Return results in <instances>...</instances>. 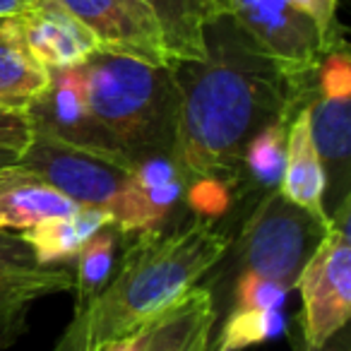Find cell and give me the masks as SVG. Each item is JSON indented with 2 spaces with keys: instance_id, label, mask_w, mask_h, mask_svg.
<instances>
[{
  "instance_id": "1",
  "label": "cell",
  "mask_w": 351,
  "mask_h": 351,
  "mask_svg": "<svg viewBox=\"0 0 351 351\" xmlns=\"http://www.w3.org/2000/svg\"><path fill=\"white\" fill-rule=\"evenodd\" d=\"M202 39L200 60L171 63L178 87L173 161L186 186L219 178L234 193L250 137L296 113L313 70H287L229 15L215 17Z\"/></svg>"
},
{
  "instance_id": "2",
  "label": "cell",
  "mask_w": 351,
  "mask_h": 351,
  "mask_svg": "<svg viewBox=\"0 0 351 351\" xmlns=\"http://www.w3.org/2000/svg\"><path fill=\"white\" fill-rule=\"evenodd\" d=\"M135 236L116 274L92 298L75 306V317L53 351H99L142 332L195 289L231 248V236L205 217Z\"/></svg>"
},
{
  "instance_id": "3",
  "label": "cell",
  "mask_w": 351,
  "mask_h": 351,
  "mask_svg": "<svg viewBox=\"0 0 351 351\" xmlns=\"http://www.w3.org/2000/svg\"><path fill=\"white\" fill-rule=\"evenodd\" d=\"M77 70L89 108L130 164L149 156H173L178 87L171 68L97 51Z\"/></svg>"
},
{
  "instance_id": "4",
  "label": "cell",
  "mask_w": 351,
  "mask_h": 351,
  "mask_svg": "<svg viewBox=\"0 0 351 351\" xmlns=\"http://www.w3.org/2000/svg\"><path fill=\"white\" fill-rule=\"evenodd\" d=\"M327 229L330 219H320L293 205L279 188L265 193L236 241L239 274H253L291 291Z\"/></svg>"
},
{
  "instance_id": "5",
  "label": "cell",
  "mask_w": 351,
  "mask_h": 351,
  "mask_svg": "<svg viewBox=\"0 0 351 351\" xmlns=\"http://www.w3.org/2000/svg\"><path fill=\"white\" fill-rule=\"evenodd\" d=\"M303 108L308 113V128L325 169V200L327 195L332 197V212H335L341 202L349 200L351 60L346 44L335 46L322 56L308 80Z\"/></svg>"
},
{
  "instance_id": "6",
  "label": "cell",
  "mask_w": 351,
  "mask_h": 351,
  "mask_svg": "<svg viewBox=\"0 0 351 351\" xmlns=\"http://www.w3.org/2000/svg\"><path fill=\"white\" fill-rule=\"evenodd\" d=\"M296 289L303 301L306 346L320 351L344 330L351 313L349 200L330 215V229L298 274Z\"/></svg>"
},
{
  "instance_id": "7",
  "label": "cell",
  "mask_w": 351,
  "mask_h": 351,
  "mask_svg": "<svg viewBox=\"0 0 351 351\" xmlns=\"http://www.w3.org/2000/svg\"><path fill=\"white\" fill-rule=\"evenodd\" d=\"M15 166L44 178L56 191L68 195L75 205L106 210L111 217L116 215L130 178L128 166L51 140L41 132L32 135Z\"/></svg>"
},
{
  "instance_id": "8",
  "label": "cell",
  "mask_w": 351,
  "mask_h": 351,
  "mask_svg": "<svg viewBox=\"0 0 351 351\" xmlns=\"http://www.w3.org/2000/svg\"><path fill=\"white\" fill-rule=\"evenodd\" d=\"M32 130L130 169L125 152L92 113L77 65L49 70L46 89L25 108Z\"/></svg>"
},
{
  "instance_id": "9",
  "label": "cell",
  "mask_w": 351,
  "mask_h": 351,
  "mask_svg": "<svg viewBox=\"0 0 351 351\" xmlns=\"http://www.w3.org/2000/svg\"><path fill=\"white\" fill-rule=\"evenodd\" d=\"M221 15H229L287 70L306 75L322 56L335 49L311 17L284 0H219ZM346 44V41H344Z\"/></svg>"
},
{
  "instance_id": "10",
  "label": "cell",
  "mask_w": 351,
  "mask_h": 351,
  "mask_svg": "<svg viewBox=\"0 0 351 351\" xmlns=\"http://www.w3.org/2000/svg\"><path fill=\"white\" fill-rule=\"evenodd\" d=\"M97 39L99 51L171 68L164 32L145 0H60Z\"/></svg>"
},
{
  "instance_id": "11",
  "label": "cell",
  "mask_w": 351,
  "mask_h": 351,
  "mask_svg": "<svg viewBox=\"0 0 351 351\" xmlns=\"http://www.w3.org/2000/svg\"><path fill=\"white\" fill-rule=\"evenodd\" d=\"M10 20L25 49L46 70L73 68L99 51L92 32L60 0H29Z\"/></svg>"
},
{
  "instance_id": "12",
  "label": "cell",
  "mask_w": 351,
  "mask_h": 351,
  "mask_svg": "<svg viewBox=\"0 0 351 351\" xmlns=\"http://www.w3.org/2000/svg\"><path fill=\"white\" fill-rule=\"evenodd\" d=\"M73 269L39 265L20 234L0 229V341L25 317L34 301L73 291Z\"/></svg>"
},
{
  "instance_id": "13",
  "label": "cell",
  "mask_w": 351,
  "mask_h": 351,
  "mask_svg": "<svg viewBox=\"0 0 351 351\" xmlns=\"http://www.w3.org/2000/svg\"><path fill=\"white\" fill-rule=\"evenodd\" d=\"M186 195V178L173 156H149L130 166L125 193L113 226L121 234H147L166 229L171 212Z\"/></svg>"
},
{
  "instance_id": "14",
  "label": "cell",
  "mask_w": 351,
  "mask_h": 351,
  "mask_svg": "<svg viewBox=\"0 0 351 351\" xmlns=\"http://www.w3.org/2000/svg\"><path fill=\"white\" fill-rule=\"evenodd\" d=\"M68 195L56 191L51 183L20 166L0 169V229L25 231L53 217L77 212Z\"/></svg>"
},
{
  "instance_id": "15",
  "label": "cell",
  "mask_w": 351,
  "mask_h": 351,
  "mask_svg": "<svg viewBox=\"0 0 351 351\" xmlns=\"http://www.w3.org/2000/svg\"><path fill=\"white\" fill-rule=\"evenodd\" d=\"M217 325L212 291L195 287L145 330V351H207Z\"/></svg>"
},
{
  "instance_id": "16",
  "label": "cell",
  "mask_w": 351,
  "mask_h": 351,
  "mask_svg": "<svg viewBox=\"0 0 351 351\" xmlns=\"http://www.w3.org/2000/svg\"><path fill=\"white\" fill-rule=\"evenodd\" d=\"M325 169L317 156L315 142H313L311 128H308V113L303 104L289 121L287 130V156H284V171L279 181V193L293 205L303 207L320 219H330L325 207Z\"/></svg>"
},
{
  "instance_id": "17",
  "label": "cell",
  "mask_w": 351,
  "mask_h": 351,
  "mask_svg": "<svg viewBox=\"0 0 351 351\" xmlns=\"http://www.w3.org/2000/svg\"><path fill=\"white\" fill-rule=\"evenodd\" d=\"M113 217L97 207H80L68 217H53L32 229L22 231V241L32 248L39 265H53L60 260H73L94 234L111 226Z\"/></svg>"
},
{
  "instance_id": "18",
  "label": "cell",
  "mask_w": 351,
  "mask_h": 351,
  "mask_svg": "<svg viewBox=\"0 0 351 351\" xmlns=\"http://www.w3.org/2000/svg\"><path fill=\"white\" fill-rule=\"evenodd\" d=\"M164 32L171 63L200 60L205 56L202 32L221 15L219 0H145Z\"/></svg>"
},
{
  "instance_id": "19",
  "label": "cell",
  "mask_w": 351,
  "mask_h": 351,
  "mask_svg": "<svg viewBox=\"0 0 351 351\" xmlns=\"http://www.w3.org/2000/svg\"><path fill=\"white\" fill-rule=\"evenodd\" d=\"M49 84V70L32 58L12 20H0V108L25 111Z\"/></svg>"
},
{
  "instance_id": "20",
  "label": "cell",
  "mask_w": 351,
  "mask_h": 351,
  "mask_svg": "<svg viewBox=\"0 0 351 351\" xmlns=\"http://www.w3.org/2000/svg\"><path fill=\"white\" fill-rule=\"evenodd\" d=\"M291 118H282L263 130H258L245 145L243 159H241L239 181L234 193L241 195H260L279 188L284 171V156H287V130Z\"/></svg>"
},
{
  "instance_id": "21",
  "label": "cell",
  "mask_w": 351,
  "mask_h": 351,
  "mask_svg": "<svg viewBox=\"0 0 351 351\" xmlns=\"http://www.w3.org/2000/svg\"><path fill=\"white\" fill-rule=\"evenodd\" d=\"M121 231L116 226H104L99 234H94L87 243L82 245L75 258H77V267H75V287L73 291L77 293V306L92 298L108 277L113 274V260H116V243Z\"/></svg>"
},
{
  "instance_id": "22",
  "label": "cell",
  "mask_w": 351,
  "mask_h": 351,
  "mask_svg": "<svg viewBox=\"0 0 351 351\" xmlns=\"http://www.w3.org/2000/svg\"><path fill=\"white\" fill-rule=\"evenodd\" d=\"M287 332L282 311H231L221 327L219 339L207 351H243L267 339H277Z\"/></svg>"
},
{
  "instance_id": "23",
  "label": "cell",
  "mask_w": 351,
  "mask_h": 351,
  "mask_svg": "<svg viewBox=\"0 0 351 351\" xmlns=\"http://www.w3.org/2000/svg\"><path fill=\"white\" fill-rule=\"evenodd\" d=\"M287 293L282 287L253 274H239L234 291V311H282Z\"/></svg>"
},
{
  "instance_id": "24",
  "label": "cell",
  "mask_w": 351,
  "mask_h": 351,
  "mask_svg": "<svg viewBox=\"0 0 351 351\" xmlns=\"http://www.w3.org/2000/svg\"><path fill=\"white\" fill-rule=\"evenodd\" d=\"M186 200L191 202L195 217L217 219L231 205V188L219 178H200L186 186Z\"/></svg>"
},
{
  "instance_id": "25",
  "label": "cell",
  "mask_w": 351,
  "mask_h": 351,
  "mask_svg": "<svg viewBox=\"0 0 351 351\" xmlns=\"http://www.w3.org/2000/svg\"><path fill=\"white\" fill-rule=\"evenodd\" d=\"M287 5L298 10L301 15L311 17L320 32L327 36V41L335 46L344 44V29H341L339 20H337V8L339 0H284Z\"/></svg>"
},
{
  "instance_id": "26",
  "label": "cell",
  "mask_w": 351,
  "mask_h": 351,
  "mask_svg": "<svg viewBox=\"0 0 351 351\" xmlns=\"http://www.w3.org/2000/svg\"><path fill=\"white\" fill-rule=\"evenodd\" d=\"M32 135L34 130L25 111L0 108V149H12L20 154L29 145Z\"/></svg>"
},
{
  "instance_id": "27",
  "label": "cell",
  "mask_w": 351,
  "mask_h": 351,
  "mask_svg": "<svg viewBox=\"0 0 351 351\" xmlns=\"http://www.w3.org/2000/svg\"><path fill=\"white\" fill-rule=\"evenodd\" d=\"M145 330L137 332V335L123 337V339H118V341H111V344L101 346L99 351H145Z\"/></svg>"
},
{
  "instance_id": "28",
  "label": "cell",
  "mask_w": 351,
  "mask_h": 351,
  "mask_svg": "<svg viewBox=\"0 0 351 351\" xmlns=\"http://www.w3.org/2000/svg\"><path fill=\"white\" fill-rule=\"evenodd\" d=\"M29 0H0V20H8V17H15L22 8L27 5Z\"/></svg>"
},
{
  "instance_id": "29",
  "label": "cell",
  "mask_w": 351,
  "mask_h": 351,
  "mask_svg": "<svg viewBox=\"0 0 351 351\" xmlns=\"http://www.w3.org/2000/svg\"><path fill=\"white\" fill-rule=\"evenodd\" d=\"M17 152L12 149H0V169H8V166H12L17 161Z\"/></svg>"
}]
</instances>
